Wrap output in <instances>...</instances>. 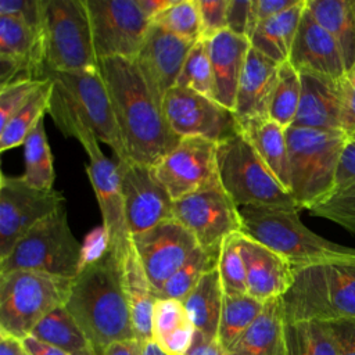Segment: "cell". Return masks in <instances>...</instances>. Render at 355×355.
<instances>
[{
	"label": "cell",
	"instance_id": "1",
	"mask_svg": "<svg viewBox=\"0 0 355 355\" xmlns=\"http://www.w3.org/2000/svg\"><path fill=\"white\" fill-rule=\"evenodd\" d=\"M98 68L129 158L154 166L182 137L171 129L133 60L103 58L98 60Z\"/></svg>",
	"mask_w": 355,
	"mask_h": 355
},
{
	"label": "cell",
	"instance_id": "2",
	"mask_svg": "<svg viewBox=\"0 0 355 355\" xmlns=\"http://www.w3.org/2000/svg\"><path fill=\"white\" fill-rule=\"evenodd\" d=\"M64 306L97 349L136 340L123 287L122 258L110 248L83 265L72 280Z\"/></svg>",
	"mask_w": 355,
	"mask_h": 355
},
{
	"label": "cell",
	"instance_id": "3",
	"mask_svg": "<svg viewBox=\"0 0 355 355\" xmlns=\"http://www.w3.org/2000/svg\"><path fill=\"white\" fill-rule=\"evenodd\" d=\"M282 301L287 323L355 320V257L294 269Z\"/></svg>",
	"mask_w": 355,
	"mask_h": 355
},
{
	"label": "cell",
	"instance_id": "4",
	"mask_svg": "<svg viewBox=\"0 0 355 355\" xmlns=\"http://www.w3.org/2000/svg\"><path fill=\"white\" fill-rule=\"evenodd\" d=\"M241 233L282 255L297 269L355 257V248L330 241L308 229L295 207H241Z\"/></svg>",
	"mask_w": 355,
	"mask_h": 355
},
{
	"label": "cell",
	"instance_id": "5",
	"mask_svg": "<svg viewBox=\"0 0 355 355\" xmlns=\"http://www.w3.org/2000/svg\"><path fill=\"white\" fill-rule=\"evenodd\" d=\"M49 115L64 136L76 139L86 151L89 157L86 172L100 207L108 248L115 251L119 258H123L126 251L132 247V236L125 220L116 161L105 157L100 148V140L94 133L87 129L54 93L51 94Z\"/></svg>",
	"mask_w": 355,
	"mask_h": 355
},
{
	"label": "cell",
	"instance_id": "6",
	"mask_svg": "<svg viewBox=\"0 0 355 355\" xmlns=\"http://www.w3.org/2000/svg\"><path fill=\"white\" fill-rule=\"evenodd\" d=\"M290 162V194L300 209L330 197L337 168L347 141L341 130H318L290 126L286 130Z\"/></svg>",
	"mask_w": 355,
	"mask_h": 355
},
{
	"label": "cell",
	"instance_id": "7",
	"mask_svg": "<svg viewBox=\"0 0 355 355\" xmlns=\"http://www.w3.org/2000/svg\"><path fill=\"white\" fill-rule=\"evenodd\" d=\"M73 279L36 270L0 275V331L18 340L31 336L50 312L65 305Z\"/></svg>",
	"mask_w": 355,
	"mask_h": 355
},
{
	"label": "cell",
	"instance_id": "8",
	"mask_svg": "<svg viewBox=\"0 0 355 355\" xmlns=\"http://www.w3.org/2000/svg\"><path fill=\"white\" fill-rule=\"evenodd\" d=\"M83 265V245L73 236L62 207L33 226L0 259V275L22 269L75 279Z\"/></svg>",
	"mask_w": 355,
	"mask_h": 355
},
{
	"label": "cell",
	"instance_id": "9",
	"mask_svg": "<svg viewBox=\"0 0 355 355\" xmlns=\"http://www.w3.org/2000/svg\"><path fill=\"white\" fill-rule=\"evenodd\" d=\"M216 162L220 184L239 208H298L241 132L218 144Z\"/></svg>",
	"mask_w": 355,
	"mask_h": 355
},
{
	"label": "cell",
	"instance_id": "10",
	"mask_svg": "<svg viewBox=\"0 0 355 355\" xmlns=\"http://www.w3.org/2000/svg\"><path fill=\"white\" fill-rule=\"evenodd\" d=\"M44 78L53 80V93L64 105L101 143L112 148L116 161L130 159L122 141L105 80L98 67L68 72L49 71Z\"/></svg>",
	"mask_w": 355,
	"mask_h": 355
},
{
	"label": "cell",
	"instance_id": "11",
	"mask_svg": "<svg viewBox=\"0 0 355 355\" xmlns=\"http://www.w3.org/2000/svg\"><path fill=\"white\" fill-rule=\"evenodd\" d=\"M46 72L98 67L86 0H46Z\"/></svg>",
	"mask_w": 355,
	"mask_h": 355
},
{
	"label": "cell",
	"instance_id": "12",
	"mask_svg": "<svg viewBox=\"0 0 355 355\" xmlns=\"http://www.w3.org/2000/svg\"><path fill=\"white\" fill-rule=\"evenodd\" d=\"M86 7L97 58L135 60L151 25L137 0H86Z\"/></svg>",
	"mask_w": 355,
	"mask_h": 355
},
{
	"label": "cell",
	"instance_id": "13",
	"mask_svg": "<svg viewBox=\"0 0 355 355\" xmlns=\"http://www.w3.org/2000/svg\"><path fill=\"white\" fill-rule=\"evenodd\" d=\"M65 207L61 191L40 190L24 176L1 175L0 179V259L40 220Z\"/></svg>",
	"mask_w": 355,
	"mask_h": 355
},
{
	"label": "cell",
	"instance_id": "14",
	"mask_svg": "<svg viewBox=\"0 0 355 355\" xmlns=\"http://www.w3.org/2000/svg\"><path fill=\"white\" fill-rule=\"evenodd\" d=\"M161 108L171 129L180 137H202L219 144L241 132L232 110L190 89L173 86Z\"/></svg>",
	"mask_w": 355,
	"mask_h": 355
},
{
	"label": "cell",
	"instance_id": "15",
	"mask_svg": "<svg viewBox=\"0 0 355 355\" xmlns=\"http://www.w3.org/2000/svg\"><path fill=\"white\" fill-rule=\"evenodd\" d=\"M218 143L202 137H182L154 166V175L173 201L197 191L222 187L216 162Z\"/></svg>",
	"mask_w": 355,
	"mask_h": 355
},
{
	"label": "cell",
	"instance_id": "16",
	"mask_svg": "<svg viewBox=\"0 0 355 355\" xmlns=\"http://www.w3.org/2000/svg\"><path fill=\"white\" fill-rule=\"evenodd\" d=\"M173 219L205 250H219L225 239L241 233L240 209L223 187L197 191L175 201Z\"/></svg>",
	"mask_w": 355,
	"mask_h": 355
},
{
	"label": "cell",
	"instance_id": "17",
	"mask_svg": "<svg viewBox=\"0 0 355 355\" xmlns=\"http://www.w3.org/2000/svg\"><path fill=\"white\" fill-rule=\"evenodd\" d=\"M123 212L130 236L150 230L164 220L173 219V200L155 178L153 166L116 161Z\"/></svg>",
	"mask_w": 355,
	"mask_h": 355
},
{
	"label": "cell",
	"instance_id": "18",
	"mask_svg": "<svg viewBox=\"0 0 355 355\" xmlns=\"http://www.w3.org/2000/svg\"><path fill=\"white\" fill-rule=\"evenodd\" d=\"M133 247L155 293L198 247L196 237L176 219H168L132 236Z\"/></svg>",
	"mask_w": 355,
	"mask_h": 355
},
{
	"label": "cell",
	"instance_id": "19",
	"mask_svg": "<svg viewBox=\"0 0 355 355\" xmlns=\"http://www.w3.org/2000/svg\"><path fill=\"white\" fill-rule=\"evenodd\" d=\"M196 42L178 37L151 22L135 64L155 101L161 105L178 80L186 57Z\"/></svg>",
	"mask_w": 355,
	"mask_h": 355
},
{
	"label": "cell",
	"instance_id": "20",
	"mask_svg": "<svg viewBox=\"0 0 355 355\" xmlns=\"http://www.w3.org/2000/svg\"><path fill=\"white\" fill-rule=\"evenodd\" d=\"M288 62L298 72H308L336 83H349L341 51L331 35L305 7Z\"/></svg>",
	"mask_w": 355,
	"mask_h": 355
},
{
	"label": "cell",
	"instance_id": "21",
	"mask_svg": "<svg viewBox=\"0 0 355 355\" xmlns=\"http://www.w3.org/2000/svg\"><path fill=\"white\" fill-rule=\"evenodd\" d=\"M240 247L245 266L247 294L261 302L283 297L294 279V268L290 262L243 233Z\"/></svg>",
	"mask_w": 355,
	"mask_h": 355
},
{
	"label": "cell",
	"instance_id": "22",
	"mask_svg": "<svg viewBox=\"0 0 355 355\" xmlns=\"http://www.w3.org/2000/svg\"><path fill=\"white\" fill-rule=\"evenodd\" d=\"M279 64L269 60L254 47L250 49L240 76L234 115L239 123L269 118V105L277 82Z\"/></svg>",
	"mask_w": 355,
	"mask_h": 355
},
{
	"label": "cell",
	"instance_id": "23",
	"mask_svg": "<svg viewBox=\"0 0 355 355\" xmlns=\"http://www.w3.org/2000/svg\"><path fill=\"white\" fill-rule=\"evenodd\" d=\"M300 75L301 98L293 126L341 130L345 86L308 72H300Z\"/></svg>",
	"mask_w": 355,
	"mask_h": 355
},
{
	"label": "cell",
	"instance_id": "24",
	"mask_svg": "<svg viewBox=\"0 0 355 355\" xmlns=\"http://www.w3.org/2000/svg\"><path fill=\"white\" fill-rule=\"evenodd\" d=\"M208 47L214 73V98L234 111L237 87L251 43L225 29L208 40Z\"/></svg>",
	"mask_w": 355,
	"mask_h": 355
},
{
	"label": "cell",
	"instance_id": "25",
	"mask_svg": "<svg viewBox=\"0 0 355 355\" xmlns=\"http://www.w3.org/2000/svg\"><path fill=\"white\" fill-rule=\"evenodd\" d=\"M286 329L282 297L272 298L227 351L230 355H287Z\"/></svg>",
	"mask_w": 355,
	"mask_h": 355
},
{
	"label": "cell",
	"instance_id": "26",
	"mask_svg": "<svg viewBox=\"0 0 355 355\" xmlns=\"http://www.w3.org/2000/svg\"><path fill=\"white\" fill-rule=\"evenodd\" d=\"M0 57L18 64L32 79H46L43 33L12 17L0 15Z\"/></svg>",
	"mask_w": 355,
	"mask_h": 355
},
{
	"label": "cell",
	"instance_id": "27",
	"mask_svg": "<svg viewBox=\"0 0 355 355\" xmlns=\"http://www.w3.org/2000/svg\"><path fill=\"white\" fill-rule=\"evenodd\" d=\"M122 275L136 340L140 343L151 340L153 308L157 297L133 243L122 258Z\"/></svg>",
	"mask_w": 355,
	"mask_h": 355
},
{
	"label": "cell",
	"instance_id": "28",
	"mask_svg": "<svg viewBox=\"0 0 355 355\" xmlns=\"http://www.w3.org/2000/svg\"><path fill=\"white\" fill-rule=\"evenodd\" d=\"M306 8L336 40L351 83L355 78V0H306Z\"/></svg>",
	"mask_w": 355,
	"mask_h": 355
},
{
	"label": "cell",
	"instance_id": "29",
	"mask_svg": "<svg viewBox=\"0 0 355 355\" xmlns=\"http://www.w3.org/2000/svg\"><path fill=\"white\" fill-rule=\"evenodd\" d=\"M196 327L182 301L157 298L153 308V340L169 355H184L193 345Z\"/></svg>",
	"mask_w": 355,
	"mask_h": 355
},
{
	"label": "cell",
	"instance_id": "30",
	"mask_svg": "<svg viewBox=\"0 0 355 355\" xmlns=\"http://www.w3.org/2000/svg\"><path fill=\"white\" fill-rule=\"evenodd\" d=\"M305 7L306 0H300L294 7L259 22L250 37L251 47L279 65L288 61Z\"/></svg>",
	"mask_w": 355,
	"mask_h": 355
},
{
	"label": "cell",
	"instance_id": "31",
	"mask_svg": "<svg viewBox=\"0 0 355 355\" xmlns=\"http://www.w3.org/2000/svg\"><path fill=\"white\" fill-rule=\"evenodd\" d=\"M225 290L218 266L207 272L182 301L196 331L207 340H216L223 308Z\"/></svg>",
	"mask_w": 355,
	"mask_h": 355
},
{
	"label": "cell",
	"instance_id": "32",
	"mask_svg": "<svg viewBox=\"0 0 355 355\" xmlns=\"http://www.w3.org/2000/svg\"><path fill=\"white\" fill-rule=\"evenodd\" d=\"M241 133L252 144L261 159L279 183L290 193V162L287 135L283 126L266 118L240 125Z\"/></svg>",
	"mask_w": 355,
	"mask_h": 355
},
{
	"label": "cell",
	"instance_id": "33",
	"mask_svg": "<svg viewBox=\"0 0 355 355\" xmlns=\"http://www.w3.org/2000/svg\"><path fill=\"white\" fill-rule=\"evenodd\" d=\"M53 94V80L47 78L31 100L0 129V150L7 151L24 144L28 135L49 114Z\"/></svg>",
	"mask_w": 355,
	"mask_h": 355
},
{
	"label": "cell",
	"instance_id": "34",
	"mask_svg": "<svg viewBox=\"0 0 355 355\" xmlns=\"http://www.w3.org/2000/svg\"><path fill=\"white\" fill-rule=\"evenodd\" d=\"M31 336L51 344L69 355L86 351L92 347L90 341L64 305L46 315L35 326Z\"/></svg>",
	"mask_w": 355,
	"mask_h": 355
},
{
	"label": "cell",
	"instance_id": "35",
	"mask_svg": "<svg viewBox=\"0 0 355 355\" xmlns=\"http://www.w3.org/2000/svg\"><path fill=\"white\" fill-rule=\"evenodd\" d=\"M24 154H25V172L24 179L40 189V190H53L55 172L53 164V154L49 146L44 119L33 128L24 141Z\"/></svg>",
	"mask_w": 355,
	"mask_h": 355
},
{
	"label": "cell",
	"instance_id": "36",
	"mask_svg": "<svg viewBox=\"0 0 355 355\" xmlns=\"http://www.w3.org/2000/svg\"><path fill=\"white\" fill-rule=\"evenodd\" d=\"M219 250H205L197 247L189 259L165 282L157 293V298H173L183 301L197 286L201 277L218 266Z\"/></svg>",
	"mask_w": 355,
	"mask_h": 355
},
{
	"label": "cell",
	"instance_id": "37",
	"mask_svg": "<svg viewBox=\"0 0 355 355\" xmlns=\"http://www.w3.org/2000/svg\"><path fill=\"white\" fill-rule=\"evenodd\" d=\"M265 302L255 300L248 294H226L218 330V341L229 347L247 330V327L261 313Z\"/></svg>",
	"mask_w": 355,
	"mask_h": 355
},
{
	"label": "cell",
	"instance_id": "38",
	"mask_svg": "<svg viewBox=\"0 0 355 355\" xmlns=\"http://www.w3.org/2000/svg\"><path fill=\"white\" fill-rule=\"evenodd\" d=\"M287 355H338L327 322L287 323Z\"/></svg>",
	"mask_w": 355,
	"mask_h": 355
},
{
	"label": "cell",
	"instance_id": "39",
	"mask_svg": "<svg viewBox=\"0 0 355 355\" xmlns=\"http://www.w3.org/2000/svg\"><path fill=\"white\" fill-rule=\"evenodd\" d=\"M301 98V75L288 62L279 67L277 82L269 105V119L275 121L284 129L293 126Z\"/></svg>",
	"mask_w": 355,
	"mask_h": 355
},
{
	"label": "cell",
	"instance_id": "40",
	"mask_svg": "<svg viewBox=\"0 0 355 355\" xmlns=\"http://www.w3.org/2000/svg\"><path fill=\"white\" fill-rule=\"evenodd\" d=\"M151 22L186 40L197 42L201 39L198 0H172Z\"/></svg>",
	"mask_w": 355,
	"mask_h": 355
},
{
	"label": "cell",
	"instance_id": "41",
	"mask_svg": "<svg viewBox=\"0 0 355 355\" xmlns=\"http://www.w3.org/2000/svg\"><path fill=\"white\" fill-rule=\"evenodd\" d=\"M214 98V73L208 40L200 39L189 51L176 85Z\"/></svg>",
	"mask_w": 355,
	"mask_h": 355
},
{
	"label": "cell",
	"instance_id": "42",
	"mask_svg": "<svg viewBox=\"0 0 355 355\" xmlns=\"http://www.w3.org/2000/svg\"><path fill=\"white\" fill-rule=\"evenodd\" d=\"M241 233L225 239L220 245L218 270L226 294H247L245 266L240 247Z\"/></svg>",
	"mask_w": 355,
	"mask_h": 355
},
{
	"label": "cell",
	"instance_id": "43",
	"mask_svg": "<svg viewBox=\"0 0 355 355\" xmlns=\"http://www.w3.org/2000/svg\"><path fill=\"white\" fill-rule=\"evenodd\" d=\"M308 212L312 216L334 222L355 236V183L333 193Z\"/></svg>",
	"mask_w": 355,
	"mask_h": 355
},
{
	"label": "cell",
	"instance_id": "44",
	"mask_svg": "<svg viewBox=\"0 0 355 355\" xmlns=\"http://www.w3.org/2000/svg\"><path fill=\"white\" fill-rule=\"evenodd\" d=\"M46 79H26L0 87V129L31 100Z\"/></svg>",
	"mask_w": 355,
	"mask_h": 355
},
{
	"label": "cell",
	"instance_id": "45",
	"mask_svg": "<svg viewBox=\"0 0 355 355\" xmlns=\"http://www.w3.org/2000/svg\"><path fill=\"white\" fill-rule=\"evenodd\" d=\"M46 0H0V15L12 17L36 32L44 29Z\"/></svg>",
	"mask_w": 355,
	"mask_h": 355
},
{
	"label": "cell",
	"instance_id": "46",
	"mask_svg": "<svg viewBox=\"0 0 355 355\" xmlns=\"http://www.w3.org/2000/svg\"><path fill=\"white\" fill-rule=\"evenodd\" d=\"M201 15V39L209 40L227 29L229 0H198Z\"/></svg>",
	"mask_w": 355,
	"mask_h": 355
},
{
	"label": "cell",
	"instance_id": "47",
	"mask_svg": "<svg viewBox=\"0 0 355 355\" xmlns=\"http://www.w3.org/2000/svg\"><path fill=\"white\" fill-rule=\"evenodd\" d=\"M300 0H251V18L248 40L257 25L298 4Z\"/></svg>",
	"mask_w": 355,
	"mask_h": 355
},
{
	"label": "cell",
	"instance_id": "48",
	"mask_svg": "<svg viewBox=\"0 0 355 355\" xmlns=\"http://www.w3.org/2000/svg\"><path fill=\"white\" fill-rule=\"evenodd\" d=\"M355 183V135L347 136L336 176L334 191L343 190Z\"/></svg>",
	"mask_w": 355,
	"mask_h": 355
},
{
	"label": "cell",
	"instance_id": "49",
	"mask_svg": "<svg viewBox=\"0 0 355 355\" xmlns=\"http://www.w3.org/2000/svg\"><path fill=\"white\" fill-rule=\"evenodd\" d=\"M251 0H229L227 31L248 39Z\"/></svg>",
	"mask_w": 355,
	"mask_h": 355
},
{
	"label": "cell",
	"instance_id": "50",
	"mask_svg": "<svg viewBox=\"0 0 355 355\" xmlns=\"http://www.w3.org/2000/svg\"><path fill=\"white\" fill-rule=\"evenodd\" d=\"M337 343L338 355H355V320L327 322Z\"/></svg>",
	"mask_w": 355,
	"mask_h": 355
},
{
	"label": "cell",
	"instance_id": "51",
	"mask_svg": "<svg viewBox=\"0 0 355 355\" xmlns=\"http://www.w3.org/2000/svg\"><path fill=\"white\" fill-rule=\"evenodd\" d=\"M341 130L347 136L355 135V78L344 87Z\"/></svg>",
	"mask_w": 355,
	"mask_h": 355
},
{
	"label": "cell",
	"instance_id": "52",
	"mask_svg": "<svg viewBox=\"0 0 355 355\" xmlns=\"http://www.w3.org/2000/svg\"><path fill=\"white\" fill-rule=\"evenodd\" d=\"M184 355H230V352L216 340H207L196 333L191 348Z\"/></svg>",
	"mask_w": 355,
	"mask_h": 355
},
{
	"label": "cell",
	"instance_id": "53",
	"mask_svg": "<svg viewBox=\"0 0 355 355\" xmlns=\"http://www.w3.org/2000/svg\"><path fill=\"white\" fill-rule=\"evenodd\" d=\"M24 349L28 355H69L65 351L47 344L33 336H28L22 340Z\"/></svg>",
	"mask_w": 355,
	"mask_h": 355
},
{
	"label": "cell",
	"instance_id": "54",
	"mask_svg": "<svg viewBox=\"0 0 355 355\" xmlns=\"http://www.w3.org/2000/svg\"><path fill=\"white\" fill-rule=\"evenodd\" d=\"M103 355H140V341H116L104 348Z\"/></svg>",
	"mask_w": 355,
	"mask_h": 355
},
{
	"label": "cell",
	"instance_id": "55",
	"mask_svg": "<svg viewBox=\"0 0 355 355\" xmlns=\"http://www.w3.org/2000/svg\"><path fill=\"white\" fill-rule=\"evenodd\" d=\"M0 355H28L22 341L0 331Z\"/></svg>",
	"mask_w": 355,
	"mask_h": 355
},
{
	"label": "cell",
	"instance_id": "56",
	"mask_svg": "<svg viewBox=\"0 0 355 355\" xmlns=\"http://www.w3.org/2000/svg\"><path fill=\"white\" fill-rule=\"evenodd\" d=\"M171 3L172 0H137L139 7L150 21H153Z\"/></svg>",
	"mask_w": 355,
	"mask_h": 355
},
{
	"label": "cell",
	"instance_id": "57",
	"mask_svg": "<svg viewBox=\"0 0 355 355\" xmlns=\"http://www.w3.org/2000/svg\"><path fill=\"white\" fill-rule=\"evenodd\" d=\"M140 355H169L153 338L140 343Z\"/></svg>",
	"mask_w": 355,
	"mask_h": 355
},
{
	"label": "cell",
	"instance_id": "58",
	"mask_svg": "<svg viewBox=\"0 0 355 355\" xmlns=\"http://www.w3.org/2000/svg\"><path fill=\"white\" fill-rule=\"evenodd\" d=\"M73 355H103V351L101 349H97L94 348L93 345L90 348H87L86 351H82V352H78V354H73Z\"/></svg>",
	"mask_w": 355,
	"mask_h": 355
}]
</instances>
